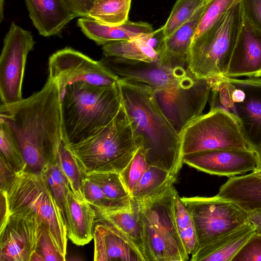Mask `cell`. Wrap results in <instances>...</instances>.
Returning a JSON list of instances; mask_svg holds the SVG:
<instances>
[{"instance_id": "obj_40", "label": "cell", "mask_w": 261, "mask_h": 261, "mask_svg": "<svg viewBox=\"0 0 261 261\" xmlns=\"http://www.w3.org/2000/svg\"><path fill=\"white\" fill-rule=\"evenodd\" d=\"M243 17L261 33V0H240Z\"/></svg>"}, {"instance_id": "obj_12", "label": "cell", "mask_w": 261, "mask_h": 261, "mask_svg": "<svg viewBox=\"0 0 261 261\" xmlns=\"http://www.w3.org/2000/svg\"><path fill=\"white\" fill-rule=\"evenodd\" d=\"M35 41L31 32L12 22L4 39L0 57V96L8 105L23 99L21 88L25 63Z\"/></svg>"}, {"instance_id": "obj_28", "label": "cell", "mask_w": 261, "mask_h": 261, "mask_svg": "<svg viewBox=\"0 0 261 261\" xmlns=\"http://www.w3.org/2000/svg\"><path fill=\"white\" fill-rule=\"evenodd\" d=\"M101 188L106 197L119 210L129 208L134 199L124 185L120 173H93L86 175Z\"/></svg>"}, {"instance_id": "obj_32", "label": "cell", "mask_w": 261, "mask_h": 261, "mask_svg": "<svg viewBox=\"0 0 261 261\" xmlns=\"http://www.w3.org/2000/svg\"><path fill=\"white\" fill-rule=\"evenodd\" d=\"M174 207L177 230L187 252L193 255L196 250L197 240L191 214L181 200L178 192L174 197Z\"/></svg>"}, {"instance_id": "obj_9", "label": "cell", "mask_w": 261, "mask_h": 261, "mask_svg": "<svg viewBox=\"0 0 261 261\" xmlns=\"http://www.w3.org/2000/svg\"><path fill=\"white\" fill-rule=\"evenodd\" d=\"M181 153L249 148L233 118L221 109L210 110L191 121L180 133Z\"/></svg>"}, {"instance_id": "obj_33", "label": "cell", "mask_w": 261, "mask_h": 261, "mask_svg": "<svg viewBox=\"0 0 261 261\" xmlns=\"http://www.w3.org/2000/svg\"><path fill=\"white\" fill-rule=\"evenodd\" d=\"M207 0H176L170 15L163 25L166 38L187 22Z\"/></svg>"}, {"instance_id": "obj_38", "label": "cell", "mask_w": 261, "mask_h": 261, "mask_svg": "<svg viewBox=\"0 0 261 261\" xmlns=\"http://www.w3.org/2000/svg\"><path fill=\"white\" fill-rule=\"evenodd\" d=\"M35 251L40 255L43 261L66 260V257L60 252L55 246L48 228L42 222Z\"/></svg>"}, {"instance_id": "obj_16", "label": "cell", "mask_w": 261, "mask_h": 261, "mask_svg": "<svg viewBox=\"0 0 261 261\" xmlns=\"http://www.w3.org/2000/svg\"><path fill=\"white\" fill-rule=\"evenodd\" d=\"M182 161L201 171L228 177L253 171L257 163L256 152L249 148L197 152L184 155Z\"/></svg>"}, {"instance_id": "obj_47", "label": "cell", "mask_w": 261, "mask_h": 261, "mask_svg": "<svg viewBox=\"0 0 261 261\" xmlns=\"http://www.w3.org/2000/svg\"><path fill=\"white\" fill-rule=\"evenodd\" d=\"M0 21H2L4 18V0H0Z\"/></svg>"}, {"instance_id": "obj_6", "label": "cell", "mask_w": 261, "mask_h": 261, "mask_svg": "<svg viewBox=\"0 0 261 261\" xmlns=\"http://www.w3.org/2000/svg\"><path fill=\"white\" fill-rule=\"evenodd\" d=\"M210 110L221 109L236 121L249 148L261 145V77L213 79Z\"/></svg>"}, {"instance_id": "obj_11", "label": "cell", "mask_w": 261, "mask_h": 261, "mask_svg": "<svg viewBox=\"0 0 261 261\" xmlns=\"http://www.w3.org/2000/svg\"><path fill=\"white\" fill-rule=\"evenodd\" d=\"M180 199L191 214L195 226L197 246L193 255L248 222L246 211L234 202L217 196Z\"/></svg>"}, {"instance_id": "obj_10", "label": "cell", "mask_w": 261, "mask_h": 261, "mask_svg": "<svg viewBox=\"0 0 261 261\" xmlns=\"http://www.w3.org/2000/svg\"><path fill=\"white\" fill-rule=\"evenodd\" d=\"M213 81L198 78L187 69L186 75L171 85L153 90L159 107L179 135L191 121L202 114Z\"/></svg>"}, {"instance_id": "obj_34", "label": "cell", "mask_w": 261, "mask_h": 261, "mask_svg": "<svg viewBox=\"0 0 261 261\" xmlns=\"http://www.w3.org/2000/svg\"><path fill=\"white\" fill-rule=\"evenodd\" d=\"M0 156L16 172L25 169L21 151L6 125L0 122Z\"/></svg>"}, {"instance_id": "obj_13", "label": "cell", "mask_w": 261, "mask_h": 261, "mask_svg": "<svg viewBox=\"0 0 261 261\" xmlns=\"http://www.w3.org/2000/svg\"><path fill=\"white\" fill-rule=\"evenodd\" d=\"M49 76L57 86L60 97L66 87L76 82L110 86L117 83L118 78L99 61L71 47L54 53L49 58Z\"/></svg>"}, {"instance_id": "obj_46", "label": "cell", "mask_w": 261, "mask_h": 261, "mask_svg": "<svg viewBox=\"0 0 261 261\" xmlns=\"http://www.w3.org/2000/svg\"><path fill=\"white\" fill-rule=\"evenodd\" d=\"M257 163L256 168L261 169V145L256 152Z\"/></svg>"}, {"instance_id": "obj_36", "label": "cell", "mask_w": 261, "mask_h": 261, "mask_svg": "<svg viewBox=\"0 0 261 261\" xmlns=\"http://www.w3.org/2000/svg\"><path fill=\"white\" fill-rule=\"evenodd\" d=\"M239 1L208 0L193 39L208 30Z\"/></svg>"}, {"instance_id": "obj_41", "label": "cell", "mask_w": 261, "mask_h": 261, "mask_svg": "<svg viewBox=\"0 0 261 261\" xmlns=\"http://www.w3.org/2000/svg\"><path fill=\"white\" fill-rule=\"evenodd\" d=\"M16 172L0 156V191L6 192Z\"/></svg>"}, {"instance_id": "obj_48", "label": "cell", "mask_w": 261, "mask_h": 261, "mask_svg": "<svg viewBox=\"0 0 261 261\" xmlns=\"http://www.w3.org/2000/svg\"><path fill=\"white\" fill-rule=\"evenodd\" d=\"M252 172H253L256 175L261 178V169L255 168V170Z\"/></svg>"}, {"instance_id": "obj_4", "label": "cell", "mask_w": 261, "mask_h": 261, "mask_svg": "<svg viewBox=\"0 0 261 261\" xmlns=\"http://www.w3.org/2000/svg\"><path fill=\"white\" fill-rule=\"evenodd\" d=\"M85 175L120 173L141 147L121 106L115 117L98 133L80 143L68 145Z\"/></svg>"}, {"instance_id": "obj_24", "label": "cell", "mask_w": 261, "mask_h": 261, "mask_svg": "<svg viewBox=\"0 0 261 261\" xmlns=\"http://www.w3.org/2000/svg\"><path fill=\"white\" fill-rule=\"evenodd\" d=\"M96 212L101 220L113 226L125 236L147 261L139 201L134 200L129 208L109 211L96 210Z\"/></svg>"}, {"instance_id": "obj_45", "label": "cell", "mask_w": 261, "mask_h": 261, "mask_svg": "<svg viewBox=\"0 0 261 261\" xmlns=\"http://www.w3.org/2000/svg\"><path fill=\"white\" fill-rule=\"evenodd\" d=\"M29 261H43L42 258L35 251L32 254Z\"/></svg>"}, {"instance_id": "obj_20", "label": "cell", "mask_w": 261, "mask_h": 261, "mask_svg": "<svg viewBox=\"0 0 261 261\" xmlns=\"http://www.w3.org/2000/svg\"><path fill=\"white\" fill-rule=\"evenodd\" d=\"M77 25L88 38L97 44L136 39L152 33V25L146 22H126L117 26L101 24L88 17H81L77 20Z\"/></svg>"}, {"instance_id": "obj_18", "label": "cell", "mask_w": 261, "mask_h": 261, "mask_svg": "<svg viewBox=\"0 0 261 261\" xmlns=\"http://www.w3.org/2000/svg\"><path fill=\"white\" fill-rule=\"evenodd\" d=\"M93 239L95 261H145L135 245L106 222L95 226Z\"/></svg>"}, {"instance_id": "obj_14", "label": "cell", "mask_w": 261, "mask_h": 261, "mask_svg": "<svg viewBox=\"0 0 261 261\" xmlns=\"http://www.w3.org/2000/svg\"><path fill=\"white\" fill-rule=\"evenodd\" d=\"M100 62L118 80L147 84L154 91L168 87L187 73L186 66L161 58L159 61L147 62L103 56Z\"/></svg>"}, {"instance_id": "obj_26", "label": "cell", "mask_w": 261, "mask_h": 261, "mask_svg": "<svg viewBox=\"0 0 261 261\" xmlns=\"http://www.w3.org/2000/svg\"><path fill=\"white\" fill-rule=\"evenodd\" d=\"M152 33L134 40L107 43L102 47L103 55L147 62L159 61V54L149 43Z\"/></svg>"}, {"instance_id": "obj_29", "label": "cell", "mask_w": 261, "mask_h": 261, "mask_svg": "<svg viewBox=\"0 0 261 261\" xmlns=\"http://www.w3.org/2000/svg\"><path fill=\"white\" fill-rule=\"evenodd\" d=\"M132 0H97L88 18L109 26L121 25L128 20Z\"/></svg>"}, {"instance_id": "obj_2", "label": "cell", "mask_w": 261, "mask_h": 261, "mask_svg": "<svg viewBox=\"0 0 261 261\" xmlns=\"http://www.w3.org/2000/svg\"><path fill=\"white\" fill-rule=\"evenodd\" d=\"M117 83L122 105L148 163L177 177L184 164L180 135L159 107L153 89L143 83Z\"/></svg>"}, {"instance_id": "obj_21", "label": "cell", "mask_w": 261, "mask_h": 261, "mask_svg": "<svg viewBox=\"0 0 261 261\" xmlns=\"http://www.w3.org/2000/svg\"><path fill=\"white\" fill-rule=\"evenodd\" d=\"M91 206L80 199L71 189L68 192L65 206L67 236L77 245H86L93 239L96 214Z\"/></svg>"}, {"instance_id": "obj_44", "label": "cell", "mask_w": 261, "mask_h": 261, "mask_svg": "<svg viewBox=\"0 0 261 261\" xmlns=\"http://www.w3.org/2000/svg\"><path fill=\"white\" fill-rule=\"evenodd\" d=\"M1 192V226L6 221L10 213L9 210L6 193Z\"/></svg>"}, {"instance_id": "obj_17", "label": "cell", "mask_w": 261, "mask_h": 261, "mask_svg": "<svg viewBox=\"0 0 261 261\" xmlns=\"http://www.w3.org/2000/svg\"><path fill=\"white\" fill-rule=\"evenodd\" d=\"M225 76L261 77V33L244 18Z\"/></svg>"}, {"instance_id": "obj_22", "label": "cell", "mask_w": 261, "mask_h": 261, "mask_svg": "<svg viewBox=\"0 0 261 261\" xmlns=\"http://www.w3.org/2000/svg\"><path fill=\"white\" fill-rule=\"evenodd\" d=\"M255 232L254 226L248 222L199 249L190 260L232 261Z\"/></svg>"}, {"instance_id": "obj_23", "label": "cell", "mask_w": 261, "mask_h": 261, "mask_svg": "<svg viewBox=\"0 0 261 261\" xmlns=\"http://www.w3.org/2000/svg\"><path fill=\"white\" fill-rule=\"evenodd\" d=\"M216 196L234 202L247 212L261 208V178L253 172L230 177Z\"/></svg>"}, {"instance_id": "obj_25", "label": "cell", "mask_w": 261, "mask_h": 261, "mask_svg": "<svg viewBox=\"0 0 261 261\" xmlns=\"http://www.w3.org/2000/svg\"><path fill=\"white\" fill-rule=\"evenodd\" d=\"M207 1L187 22L173 34L164 38L158 51L160 58L180 65H187L190 44Z\"/></svg>"}, {"instance_id": "obj_30", "label": "cell", "mask_w": 261, "mask_h": 261, "mask_svg": "<svg viewBox=\"0 0 261 261\" xmlns=\"http://www.w3.org/2000/svg\"><path fill=\"white\" fill-rule=\"evenodd\" d=\"M55 160L67 178L71 190L80 199L85 200L83 194V184L86 175L76 158L62 139L59 145Z\"/></svg>"}, {"instance_id": "obj_7", "label": "cell", "mask_w": 261, "mask_h": 261, "mask_svg": "<svg viewBox=\"0 0 261 261\" xmlns=\"http://www.w3.org/2000/svg\"><path fill=\"white\" fill-rule=\"evenodd\" d=\"M173 185L155 197L139 202L147 261H187L175 221Z\"/></svg>"}, {"instance_id": "obj_15", "label": "cell", "mask_w": 261, "mask_h": 261, "mask_svg": "<svg viewBox=\"0 0 261 261\" xmlns=\"http://www.w3.org/2000/svg\"><path fill=\"white\" fill-rule=\"evenodd\" d=\"M41 223L32 214H10L0 226V261H29L36 248Z\"/></svg>"}, {"instance_id": "obj_3", "label": "cell", "mask_w": 261, "mask_h": 261, "mask_svg": "<svg viewBox=\"0 0 261 261\" xmlns=\"http://www.w3.org/2000/svg\"><path fill=\"white\" fill-rule=\"evenodd\" d=\"M121 106L118 83L67 85L60 97L62 140L69 146L90 138L115 117Z\"/></svg>"}, {"instance_id": "obj_19", "label": "cell", "mask_w": 261, "mask_h": 261, "mask_svg": "<svg viewBox=\"0 0 261 261\" xmlns=\"http://www.w3.org/2000/svg\"><path fill=\"white\" fill-rule=\"evenodd\" d=\"M32 22L44 37L59 35L76 16L65 0H24Z\"/></svg>"}, {"instance_id": "obj_27", "label": "cell", "mask_w": 261, "mask_h": 261, "mask_svg": "<svg viewBox=\"0 0 261 261\" xmlns=\"http://www.w3.org/2000/svg\"><path fill=\"white\" fill-rule=\"evenodd\" d=\"M177 177L165 169L149 165L134 190L132 197L139 202L151 199L173 185Z\"/></svg>"}, {"instance_id": "obj_5", "label": "cell", "mask_w": 261, "mask_h": 261, "mask_svg": "<svg viewBox=\"0 0 261 261\" xmlns=\"http://www.w3.org/2000/svg\"><path fill=\"white\" fill-rule=\"evenodd\" d=\"M244 17L240 0L190 44L187 69L198 78L225 76Z\"/></svg>"}, {"instance_id": "obj_35", "label": "cell", "mask_w": 261, "mask_h": 261, "mask_svg": "<svg viewBox=\"0 0 261 261\" xmlns=\"http://www.w3.org/2000/svg\"><path fill=\"white\" fill-rule=\"evenodd\" d=\"M149 166L144 152L141 147L125 168L120 173L122 180L131 196Z\"/></svg>"}, {"instance_id": "obj_43", "label": "cell", "mask_w": 261, "mask_h": 261, "mask_svg": "<svg viewBox=\"0 0 261 261\" xmlns=\"http://www.w3.org/2000/svg\"><path fill=\"white\" fill-rule=\"evenodd\" d=\"M248 221L255 228L256 233L261 235V208L248 212Z\"/></svg>"}, {"instance_id": "obj_31", "label": "cell", "mask_w": 261, "mask_h": 261, "mask_svg": "<svg viewBox=\"0 0 261 261\" xmlns=\"http://www.w3.org/2000/svg\"><path fill=\"white\" fill-rule=\"evenodd\" d=\"M65 219V206L67 195L71 189L69 181L55 159L45 165L41 174Z\"/></svg>"}, {"instance_id": "obj_37", "label": "cell", "mask_w": 261, "mask_h": 261, "mask_svg": "<svg viewBox=\"0 0 261 261\" xmlns=\"http://www.w3.org/2000/svg\"><path fill=\"white\" fill-rule=\"evenodd\" d=\"M85 200L96 210H119L106 197L99 186L86 175L83 184Z\"/></svg>"}, {"instance_id": "obj_39", "label": "cell", "mask_w": 261, "mask_h": 261, "mask_svg": "<svg viewBox=\"0 0 261 261\" xmlns=\"http://www.w3.org/2000/svg\"><path fill=\"white\" fill-rule=\"evenodd\" d=\"M232 261H261V235L253 234Z\"/></svg>"}, {"instance_id": "obj_42", "label": "cell", "mask_w": 261, "mask_h": 261, "mask_svg": "<svg viewBox=\"0 0 261 261\" xmlns=\"http://www.w3.org/2000/svg\"><path fill=\"white\" fill-rule=\"evenodd\" d=\"M76 17H87L97 0H65Z\"/></svg>"}, {"instance_id": "obj_8", "label": "cell", "mask_w": 261, "mask_h": 261, "mask_svg": "<svg viewBox=\"0 0 261 261\" xmlns=\"http://www.w3.org/2000/svg\"><path fill=\"white\" fill-rule=\"evenodd\" d=\"M6 193L10 213L36 215L47 227L57 248L66 257V221L41 175L25 170L18 172Z\"/></svg>"}, {"instance_id": "obj_1", "label": "cell", "mask_w": 261, "mask_h": 261, "mask_svg": "<svg viewBox=\"0 0 261 261\" xmlns=\"http://www.w3.org/2000/svg\"><path fill=\"white\" fill-rule=\"evenodd\" d=\"M0 122L4 124L22 153L25 170L41 175L55 159L62 141L60 95L48 78L42 89L11 105H1Z\"/></svg>"}]
</instances>
